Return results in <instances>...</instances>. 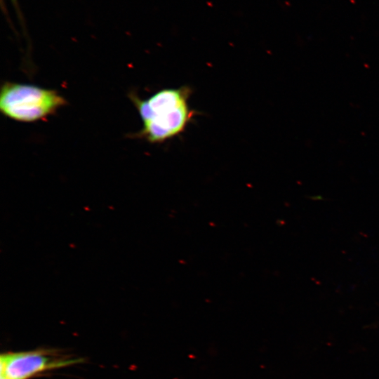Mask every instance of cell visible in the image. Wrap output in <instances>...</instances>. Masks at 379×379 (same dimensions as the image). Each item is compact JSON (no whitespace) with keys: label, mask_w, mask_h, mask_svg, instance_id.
I'll use <instances>...</instances> for the list:
<instances>
[{"label":"cell","mask_w":379,"mask_h":379,"mask_svg":"<svg viewBox=\"0 0 379 379\" xmlns=\"http://www.w3.org/2000/svg\"><path fill=\"white\" fill-rule=\"evenodd\" d=\"M81 361V359L47 349L8 352L0 356V379H30Z\"/></svg>","instance_id":"3"},{"label":"cell","mask_w":379,"mask_h":379,"mask_svg":"<svg viewBox=\"0 0 379 379\" xmlns=\"http://www.w3.org/2000/svg\"><path fill=\"white\" fill-rule=\"evenodd\" d=\"M66 104L65 99L56 91L34 85L7 81L1 89V112L18 121L44 119Z\"/></svg>","instance_id":"2"},{"label":"cell","mask_w":379,"mask_h":379,"mask_svg":"<svg viewBox=\"0 0 379 379\" xmlns=\"http://www.w3.org/2000/svg\"><path fill=\"white\" fill-rule=\"evenodd\" d=\"M190 87L162 89L146 100L131 95L142 121L138 136L152 143H161L179 135L196 112L190 107Z\"/></svg>","instance_id":"1"}]
</instances>
